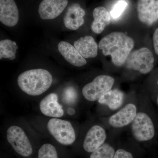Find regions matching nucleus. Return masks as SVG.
<instances>
[{
    "label": "nucleus",
    "mask_w": 158,
    "mask_h": 158,
    "mask_svg": "<svg viewBox=\"0 0 158 158\" xmlns=\"http://www.w3.org/2000/svg\"><path fill=\"white\" fill-rule=\"evenodd\" d=\"M134 46L132 38L123 32H114L104 37L98 47L105 56H110L113 64L121 66L125 64Z\"/></svg>",
    "instance_id": "obj_1"
},
{
    "label": "nucleus",
    "mask_w": 158,
    "mask_h": 158,
    "mask_svg": "<svg viewBox=\"0 0 158 158\" xmlns=\"http://www.w3.org/2000/svg\"><path fill=\"white\" fill-rule=\"evenodd\" d=\"M53 81L52 74L42 69H31L21 73L17 79L19 87L28 95H41L50 88Z\"/></svg>",
    "instance_id": "obj_2"
},
{
    "label": "nucleus",
    "mask_w": 158,
    "mask_h": 158,
    "mask_svg": "<svg viewBox=\"0 0 158 158\" xmlns=\"http://www.w3.org/2000/svg\"><path fill=\"white\" fill-rule=\"evenodd\" d=\"M48 130L60 144L70 145L75 141V131L71 123L68 120L53 118L47 123Z\"/></svg>",
    "instance_id": "obj_3"
},
{
    "label": "nucleus",
    "mask_w": 158,
    "mask_h": 158,
    "mask_svg": "<svg viewBox=\"0 0 158 158\" xmlns=\"http://www.w3.org/2000/svg\"><path fill=\"white\" fill-rule=\"evenodd\" d=\"M154 60L151 51L146 48H142L131 52L125 63L129 69L146 74L153 68Z\"/></svg>",
    "instance_id": "obj_4"
},
{
    "label": "nucleus",
    "mask_w": 158,
    "mask_h": 158,
    "mask_svg": "<svg viewBox=\"0 0 158 158\" xmlns=\"http://www.w3.org/2000/svg\"><path fill=\"white\" fill-rule=\"evenodd\" d=\"M114 81V79L109 76H98L84 86L82 94L88 101H95L111 90Z\"/></svg>",
    "instance_id": "obj_5"
},
{
    "label": "nucleus",
    "mask_w": 158,
    "mask_h": 158,
    "mask_svg": "<svg viewBox=\"0 0 158 158\" xmlns=\"http://www.w3.org/2000/svg\"><path fill=\"white\" fill-rule=\"evenodd\" d=\"M7 141L15 152L23 157H28L33 153V148L24 130L18 126H11L6 131Z\"/></svg>",
    "instance_id": "obj_6"
},
{
    "label": "nucleus",
    "mask_w": 158,
    "mask_h": 158,
    "mask_svg": "<svg viewBox=\"0 0 158 158\" xmlns=\"http://www.w3.org/2000/svg\"><path fill=\"white\" fill-rule=\"evenodd\" d=\"M132 132L135 139L139 141L151 140L155 135V128L149 116L146 113L137 114L132 124Z\"/></svg>",
    "instance_id": "obj_7"
},
{
    "label": "nucleus",
    "mask_w": 158,
    "mask_h": 158,
    "mask_svg": "<svg viewBox=\"0 0 158 158\" xmlns=\"http://www.w3.org/2000/svg\"><path fill=\"white\" fill-rule=\"evenodd\" d=\"M137 11L139 20L151 25L158 20V0H138Z\"/></svg>",
    "instance_id": "obj_8"
},
{
    "label": "nucleus",
    "mask_w": 158,
    "mask_h": 158,
    "mask_svg": "<svg viewBox=\"0 0 158 158\" xmlns=\"http://www.w3.org/2000/svg\"><path fill=\"white\" fill-rule=\"evenodd\" d=\"M68 3V0H43L38 8L40 18L44 20L56 18L63 12Z\"/></svg>",
    "instance_id": "obj_9"
},
{
    "label": "nucleus",
    "mask_w": 158,
    "mask_h": 158,
    "mask_svg": "<svg viewBox=\"0 0 158 158\" xmlns=\"http://www.w3.org/2000/svg\"><path fill=\"white\" fill-rule=\"evenodd\" d=\"M106 138L105 130L99 125L92 127L85 136L83 148L85 151L92 152L104 144Z\"/></svg>",
    "instance_id": "obj_10"
},
{
    "label": "nucleus",
    "mask_w": 158,
    "mask_h": 158,
    "mask_svg": "<svg viewBox=\"0 0 158 158\" xmlns=\"http://www.w3.org/2000/svg\"><path fill=\"white\" fill-rule=\"evenodd\" d=\"M56 94L52 93L41 100L39 104L41 113L44 116L52 118H59L64 115L62 106L59 103Z\"/></svg>",
    "instance_id": "obj_11"
},
{
    "label": "nucleus",
    "mask_w": 158,
    "mask_h": 158,
    "mask_svg": "<svg viewBox=\"0 0 158 158\" xmlns=\"http://www.w3.org/2000/svg\"><path fill=\"white\" fill-rule=\"evenodd\" d=\"M19 13L14 0H0V21L6 26L13 27L17 24Z\"/></svg>",
    "instance_id": "obj_12"
},
{
    "label": "nucleus",
    "mask_w": 158,
    "mask_h": 158,
    "mask_svg": "<svg viewBox=\"0 0 158 158\" xmlns=\"http://www.w3.org/2000/svg\"><path fill=\"white\" fill-rule=\"evenodd\" d=\"M136 115V106L133 104H128L110 117L109 123L113 127H123L133 122Z\"/></svg>",
    "instance_id": "obj_13"
},
{
    "label": "nucleus",
    "mask_w": 158,
    "mask_h": 158,
    "mask_svg": "<svg viewBox=\"0 0 158 158\" xmlns=\"http://www.w3.org/2000/svg\"><path fill=\"white\" fill-rule=\"evenodd\" d=\"M85 11L80 5L77 3L69 7L64 17V23L67 29L77 30L84 24Z\"/></svg>",
    "instance_id": "obj_14"
},
{
    "label": "nucleus",
    "mask_w": 158,
    "mask_h": 158,
    "mask_svg": "<svg viewBox=\"0 0 158 158\" xmlns=\"http://www.w3.org/2000/svg\"><path fill=\"white\" fill-rule=\"evenodd\" d=\"M59 52L70 64L77 67H81L87 64V61L73 45L66 41H61L58 46Z\"/></svg>",
    "instance_id": "obj_15"
},
{
    "label": "nucleus",
    "mask_w": 158,
    "mask_h": 158,
    "mask_svg": "<svg viewBox=\"0 0 158 158\" xmlns=\"http://www.w3.org/2000/svg\"><path fill=\"white\" fill-rule=\"evenodd\" d=\"M74 46L85 59L95 58L97 56L98 45L91 36L81 37L75 41Z\"/></svg>",
    "instance_id": "obj_16"
},
{
    "label": "nucleus",
    "mask_w": 158,
    "mask_h": 158,
    "mask_svg": "<svg viewBox=\"0 0 158 158\" xmlns=\"http://www.w3.org/2000/svg\"><path fill=\"white\" fill-rule=\"evenodd\" d=\"M94 20L91 24L92 31L97 34L102 32L106 27L110 23L112 16L105 7L99 6L94 10Z\"/></svg>",
    "instance_id": "obj_17"
},
{
    "label": "nucleus",
    "mask_w": 158,
    "mask_h": 158,
    "mask_svg": "<svg viewBox=\"0 0 158 158\" xmlns=\"http://www.w3.org/2000/svg\"><path fill=\"white\" fill-rule=\"evenodd\" d=\"M124 98V94L120 90L114 89L110 90L98 100L101 104L107 105L111 110H116L120 107Z\"/></svg>",
    "instance_id": "obj_18"
},
{
    "label": "nucleus",
    "mask_w": 158,
    "mask_h": 158,
    "mask_svg": "<svg viewBox=\"0 0 158 158\" xmlns=\"http://www.w3.org/2000/svg\"><path fill=\"white\" fill-rule=\"evenodd\" d=\"M17 44L9 39L0 41V59H8L14 60L16 57L18 49Z\"/></svg>",
    "instance_id": "obj_19"
},
{
    "label": "nucleus",
    "mask_w": 158,
    "mask_h": 158,
    "mask_svg": "<svg viewBox=\"0 0 158 158\" xmlns=\"http://www.w3.org/2000/svg\"><path fill=\"white\" fill-rule=\"evenodd\" d=\"M114 155V148L109 144H103L92 152L90 158H113Z\"/></svg>",
    "instance_id": "obj_20"
},
{
    "label": "nucleus",
    "mask_w": 158,
    "mask_h": 158,
    "mask_svg": "<svg viewBox=\"0 0 158 158\" xmlns=\"http://www.w3.org/2000/svg\"><path fill=\"white\" fill-rule=\"evenodd\" d=\"M38 158H59L56 148L52 144H44L38 152Z\"/></svg>",
    "instance_id": "obj_21"
},
{
    "label": "nucleus",
    "mask_w": 158,
    "mask_h": 158,
    "mask_svg": "<svg viewBox=\"0 0 158 158\" xmlns=\"http://www.w3.org/2000/svg\"><path fill=\"white\" fill-rule=\"evenodd\" d=\"M127 5V2L123 0H120L116 3L110 11L112 17L113 19H117L120 17L125 9H126Z\"/></svg>",
    "instance_id": "obj_22"
},
{
    "label": "nucleus",
    "mask_w": 158,
    "mask_h": 158,
    "mask_svg": "<svg viewBox=\"0 0 158 158\" xmlns=\"http://www.w3.org/2000/svg\"><path fill=\"white\" fill-rule=\"evenodd\" d=\"M63 100L66 103L71 104L76 101V90L73 87H69L65 88L63 92Z\"/></svg>",
    "instance_id": "obj_23"
},
{
    "label": "nucleus",
    "mask_w": 158,
    "mask_h": 158,
    "mask_svg": "<svg viewBox=\"0 0 158 158\" xmlns=\"http://www.w3.org/2000/svg\"><path fill=\"white\" fill-rule=\"evenodd\" d=\"M113 158H133V157L131 153L123 149H119L115 153Z\"/></svg>",
    "instance_id": "obj_24"
},
{
    "label": "nucleus",
    "mask_w": 158,
    "mask_h": 158,
    "mask_svg": "<svg viewBox=\"0 0 158 158\" xmlns=\"http://www.w3.org/2000/svg\"><path fill=\"white\" fill-rule=\"evenodd\" d=\"M153 42L156 53L158 55V27L156 29L153 35Z\"/></svg>",
    "instance_id": "obj_25"
},
{
    "label": "nucleus",
    "mask_w": 158,
    "mask_h": 158,
    "mask_svg": "<svg viewBox=\"0 0 158 158\" xmlns=\"http://www.w3.org/2000/svg\"><path fill=\"white\" fill-rule=\"evenodd\" d=\"M157 83H158V81ZM157 104L158 105V95L157 99Z\"/></svg>",
    "instance_id": "obj_26"
}]
</instances>
